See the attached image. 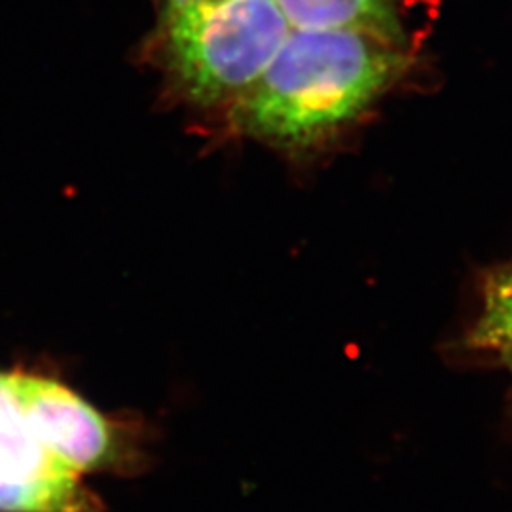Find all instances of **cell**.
<instances>
[{"label":"cell","mask_w":512,"mask_h":512,"mask_svg":"<svg viewBox=\"0 0 512 512\" xmlns=\"http://www.w3.org/2000/svg\"><path fill=\"white\" fill-rule=\"evenodd\" d=\"M406 65L403 44L372 33L293 29L234 118L262 141L308 147L357 118Z\"/></svg>","instance_id":"cell-1"},{"label":"cell","mask_w":512,"mask_h":512,"mask_svg":"<svg viewBox=\"0 0 512 512\" xmlns=\"http://www.w3.org/2000/svg\"><path fill=\"white\" fill-rule=\"evenodd\" d=\"M291 31L275 0H164L167 65L200 105L241 99Z\"/></svg>","instance_id":"cell-2"},{"label":"cell","mask_w":512,"mask_h":512,"mask_svg":"<svg viewBox=\"0 0 512 512\" xmlns=\"http://www.w3.org/2000/svg\"><path fill=\"white\" fill-rule=\"evenodd\" d=\"M0 512H99L80 475L40 442L14 374L0 372Z\"/></svg>","instance_id":"cell-3"},{"label":"cell","mask_w":512,"mask_h":512,"mask_svg":"<svg viewBox=\"0 0 512 512\" xmlns=\"http://www.w3.org/2000/svg\"><path fill=\"white\" fill-rule=\"evenodd\" d=\"M14 382L38 439L55 458L76 475L109 463L112 431L92 404L50 378L16 372Z\"/></svg>","instance_id":"cell-4"},{"label":"cell","mask_w":512,"mask_h":512,"mask_svg":"<svg viewBox=\"0 0 512 512\" xmlns=\"http://www.w3.org/2000/svg\"><path fill=\"white\" fill-rule=\"evenodd\" d=\"M293 29H351L404 46L399 0H275Z\"/></svg>","instance_id":"cell-5"},{"label":"cell","mask_w":512,"mask_h":512,"mask_svg":"<svg viewBox=\"0 0 512 512\" xmlns=\"http://www.w3.org/2000/svg\"><path fill=\"white\" fill-rule=\"evenodd\" d=\"M471 342L476 348H512V268L488 279Z\"/></svg>","instance_id":"cell-6"},{"label":"cell","mask_w":512,"mask_h":512,"mask_svg":"<svg viewBox=\"0 0 512 512\" xmlns=\"http://www.w3.org/2000/svg\"><path fill=\"white\" fill-rule=\"evenodd\" d=\"M501 353H503V359H505V363L511 368L512 372V348L501 349Z\"/></svg>","instance_id":"cell-7"}]
</instances>
